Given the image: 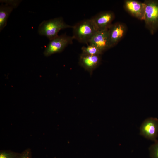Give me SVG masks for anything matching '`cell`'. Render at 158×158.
<instances>
[{
  "label": "cell",
  "mask_w": 158,
  "mask_h": 158,
  "mask_svg": "<svg viewBox=\"0 0 158 158\" xmlns=\"http://www.w3.org/2000/svg\"><path fill=\"white\" fill-rule=\"evenodd\" d=\"M74 39L79 42L89 44V42L94 35L98 31L90 19L84 20L73 26Z\"/></svg>",
  "instance_id": "6da1fadb"
},
{
  "label": "cell",
  "mask_w": 158,
  "mask_h": 158,
  "mask_svg": "<svg viewBox=\"0 0 158 158\" xmlns=\"http://www.w3.org/2000/svg\"><path fill=\"white\" fill-rule=\"evenodd\" d=\"M72 27L66 23L62 17H59L43 21L39 26L38 32L50 40L57 37L61 30Z\"/></svg>",
  "instance_id": "7a4b0ae2"
},
{
  "label": "cell",
  "mask_w": 158,
  "mask_h": 158,
  "mask_svg": "<svg viewBox=\"0 0 158 158\" xmlns=\"http://www.w3.org/2000/svg\"><path fill=\"white\" fill-rule=\"evenodd\" d=\"M145 27L152 35L158 30V0H145Z\"/></svg>",
  "instance_id": "3957f363"
},
{
  "label": "cell",
  "mask_w": 158,
  "mask_h": 158,
  "mask_svg": "<svg viewBox=\"0 0 158 158\" xmlns=\"http://www.w3.org/2000/svg\"><path fill=\"white\" fill-rule=\"evenodd\" d=\"M73 36H68L66 34L58 35L50 40L44 52V55L49 56L62 52L68 45L73 43Z\"/></svg>",
  "instance_id": "277c9868"
},
{
  "label": "cell",
  "mask_w": 158,
  "mask_h": 158,
  "mask_svg": "<svg viewBox=\"0 0 158 158\" xmlns=\"http://www.w3.org/2000/svg\"><path fill=\"white\" fill-rule=\"evenodd\" d=\"M140 134L147 139L155 142L158 137V119L149 117L145 119L140 128Z\"/></svg>",
  "instance_id": "5b68a950"
},
{
  "label": "cell",
  "mask_w": 158,
  "mask_h": 158,
  "mask_svg": "<svg viewBox=\"0 0 158 158\" xmlns=\"http://www.w3.org/2000/svg\"><path fill=\"white\" fill-rule=\"evenodd\" d=\"M123 6L125 10L131 16L140 20H144L145 5L144 2L126 0L124 1Z\"/></svg>",
  "instance_id": "8992f818"
},
{
  "label": "cell",
  "mask_w": 158,
  "mask_h": 158,
  "mask_svg": "<svg viewBox=\"0 0 158 158\" xmlns=\"http://www.w3.org/2000/svg\"><path fill=\"white\" fill-rule=\"evenodd\" d=\"M127 27L123 23L118 22L112 24L108 28L110 48L116 46L123 37L126 32Z\"/></svg>",
  "instance_id": "52a82bcc"
},
{
  "label": "cell",
  "mask_w": 158,
  "mask_h": 158,
  "mask_svg": "<svg viewBox=\"0 0 158 158\" xmlns=\"http://www.w3.org/2000/svg\"><path fill=\"white\" fill-rule=\"evenodd\" d=\"M115 18L114 13L111 11L100 12L90 18L98 30L108 28Z\"/></svg>",
  "instance_id": "ba28073f"
},
{
  "label": "cell",
  "mask_w": 158,
  "mask_h": 158,
  "mask_svg": "<svg viewBox=\"0 0 158 158\" xmlns=\"http://www.w3.org/2000/svg\"><path fill=\"white\" fill-rule=\"evenodd\" d=\"M108 28L97 31L90 40L89 44L96 47L103 53L110 48Z\"/></svg>",
  "instance_id": "9c48e42d"
},
{
  "label": "cell",
  "mask_w": 158,
  "mask_h": 158,
  "mask_svg": "<svg viewBox=\"0 0 158 158\" xmlns=\"http://www.w3.org/2000/svg\"><path fill=\"white\" fill-rule=\"evenodd\" d=\"M100 55H89L81 53L79 58V64L91 75L93 71L100 65Z\"/></svg>",
  "instance_id": "30bf717a"
},
{
  "label": "cell",
  "mask_w": 158,
  "mask_h": 158,
  "mask_svg": "<svg viewBox=\"0 0 158 158\" xmlns=\"http://www.w3.org/2000/svg\"><path fill=\"white\" fill-rule=\"evenodd\" d=\"M16 8L8 3L2 4L0 6V31L6 25L8 18L14 8Z\"/></svg>",
  "instance_id": "8fae6325"
},
{
  "label": "cell",
  "mask_w": 158,
  "mask_h": 158,
  "mask_svg": "<svg viewBox=\"0 0 158 158\" xmlns=\"http://www.w3.org/2000/svg\"><path fill=\"white\" fill-rule=\"evenodd\" d=\"M81 49V53L89 55H101L103 53L96 47L89 44L87 47H82Z\"/></svg>",
  "instance_id": "7c38bea8"
},
{
  "label": "cell",
  "mask_w": 158,
  "mask_h": 158,
  "mask_svg": "<svg viewBox=\"0 0 158 158\" xmlns=\"http://www.w3.org/2000/svg\"><path fill=\"white\" fill-rule=\"evenodd\" d=\"M19 153L10 150H1L0 158H17Z\"/></svg>",
  "instance_id": "4fadbf2b"
},
{
  "label": "cell",
  "mask_w": 158,
  "mask_h": 158,
  "mask_svg": "<svg viewBox=\"0 0 158 158\" xmlns=\"http://www.w3.org/2000/svg\"><path fill=\"white\" fill-rule=\"evenodd\" d=\"M149 150L151 158H158V140L150 146Z\"/></svg>",
  "instance_id": "5bb4252c"
},
{
  "label": "cell",
  "mask_w": 158,
  "mask_h": 158,
  "mask_svg": "<svg viewBox=\"0 0 158 158\" xmlns=\"http://www.w3.org/2000/svg\"><path fill=\"white\" fill-rule=\"evenodd\" d=\"M32 152L31 150L28 148L21 153H19L17 158H31Z\"/></svg>",
  "instance_id": "9a60e30c"
}]
</instances>
